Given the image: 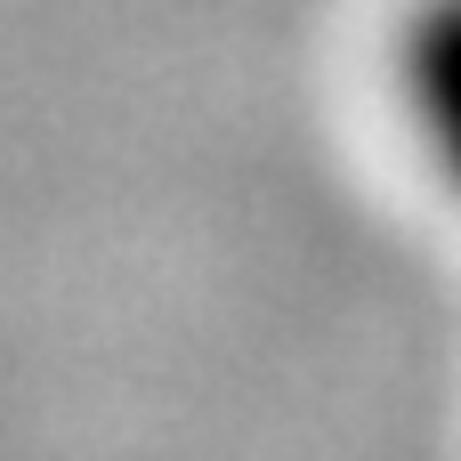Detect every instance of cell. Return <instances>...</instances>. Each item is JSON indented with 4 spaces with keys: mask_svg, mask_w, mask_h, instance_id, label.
Returning <instances> with one entry per match:
<instances>
[{
    "mask_svg": "<svg viewBox=\"0 0 461 461\" xmlns=\"http://www.w3.org/2000/svg\"><path fill=\"white\" fill-rule=\"evenodd\" d=\"M389 89L421 170H438V186L461 194V0H413L397 16Z\"/></svg>",
    "mask_w": 461,
    "mask_h": 461,
    "instance_id": "6da1fadb",
    "label": "cell"
}]
</instances>
